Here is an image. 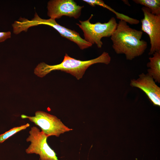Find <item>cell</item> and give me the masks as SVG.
I'll return each mask as SVG.
<instances>
[{"instance_id": "1", "label": "cell", "mask_w": 160, "mask_h": 160, "mask_svg": "<svg viewBox=\"0 0 160 160\" xmlns=\"http://www.w3.org/2000/svg\"><path fill=\"white\" fill-rule=\"evenodd\" d=\"M143 32L132 28L123 20H120L111 36L112 47L117 54H123L132 60L142 55L146 49V41L141 40Z\"/></svg>"}, {"instance_id": "2", "label": "cell", "mask_w": 160, "mask_h": 160, "mask_svg": "<svg viewBox=\"0 0 160 160\" xmlns=\"http://www.w3.org/2000/svg\"><path fill=\"white\" fill-rule=\"evenodd\" d=\"M111 60L109 54L105 52L96 58L85 61L76 59L65 53L60 63L50 65L44 62L40 63L34 69V73L38 76L43 77L52 71L60 70L69 73L77 80H79L82 78L86 70L91 65L97 63L108 65L110 63Z\"/></svg>"}, {"instance_id": "3", "label": "cell", "mask_w": 160, "mask_h": 160, "mask_svg": "<svg viewBox=\"0 0 160 160\" xmlns=\"http://www.w3.org/2000/svg\"><path fill=\"white\" fill-rule=\"evenodd\" d=\"M93 16L92 14L86 20H79L80 24L76 23L82 31L86 41L93 45L95 44L100 48L103 45L101 40L103 37H111L116 28L117 23L115 18L112 17L106 23L97 22L92 23L90 20Z\"/></svg>"}, {"instance_id": "4", "label": "cell", "mask_w": 160, "mask_h": 160, "mask_svg": "<svg viewBox=\"0 0 160 160\" xmlns=\"http://www.w3.org/2000/svg\"><path fill=\"white\" fill-rule=\"evenodd\" d=\"M23 27L26 30L31 27L44 25L49 26L55 29L63 37L76 43L80 49L83 50L91 47L92 45L82 39L79 33L74 30L67 28L57 23L55 20L44 19L35 13L34 17L31 20L25 19L23 22Z\"/></svg>"}, {"instance_id": "5", "label": "cell", "mask_w": 160, "mask_h": 160, "mask_svg": "<svg viewBox=\"0 0 160 160\" xmlns=\"http://www.w3.org/2000/svg\"><path fill=\"white\" fill-rule=\"evenodd\" d=\"M22 119H28L39 126L48 137L55 136L58 137L62 134L73 130L64 125L60 120L55 116L46 112L38 111L34 116L22 115Z\"/></svg>"}, {"instance_id": "6", "label": "cell", "mask_w": 160, "mask_h": 160, "mask_svg": "<svg viewBox=\"0 0 160 160\" xmlns=\"http://www.w3.org/2000/svg\"><path fill=\"white\" fill-rule=\"evenodd\" d=\"M29 135L27 142L31 144L25 150L27 154L35 153L39 155L40 160H59L56 154L48 145V137L37 127L33 126L29 132Z\"/></svg>"}, {"instance_id": "7", "label": "cell", "mask_w": 160, "mask_h": 160, "mask_svg": "<svg viewBox=\"0 0 160 160\" xmlns=\"http://www.w3.org/2000/svg\"><path fill=\"white\" fill-rule=\"evenodd\" d=\"M144 17L141 20V31L148 36L151 47L148 55H153L160 52V15L152 14L149 9L143 7L141 8Z\"/></svg>"}, {"instance_id": "8", "label": "cell", "mask_w": 160, "mask_h": 160, "mask_svg": "<svg viewBox=\"0 0 160 160\" xmlns=\"http://www.w3.org/2000/svg\"><path fill=\"white\" fill-rule=\"evenodd\" d=\"M84 6L77 5L73 0H51L47 3V15L55 20L65 16L77 19L81 15Z\"/></svg>"}, {"instance_id": "9", "label": "cell", "mask_w": 160, "mask_h": 160, "mask_svg": "<svg viewBox=\"0 0 160 160\" xmlns=\"http://www.w3.org/2000/svg\"><path fill=\"white\" fill-rule=\"evenodd\" d=\"M130 86L141 90L154 105L160 106V87L148 73H142L137 79L131 80Z\"/></svg>"}, {"instance_id": "10", "label": "cell", "mask_w": 160, "mask_h": 160, "mask_svg": "<svg viewBox=\"0 0 160 160\" xmlns=\"http://www.w3.org/2000/svg\"><path fill=\"white\" fill-rule=\"evenodd\" d=\"M152 57L149 58L150 61L147 64L149 68L148 74L151 76L155 82L160 83V52H156Z\"/></svg>"}, {"instance_id": "11", "label": "cell", "mask_w": 160, "mask_h": 160, "mask_svg": "<svg viewBox=\"0 0 160 160\" xmlns=\"http://www.w3.org/2000/svg\"><path fill=\"white\" fill-rule=\"evenodd\" d=\"M133 1L148 8L153 14L160 15V0H133Z\"/></svg>"}, {"instance_id": "12", "label": "cell", "mask_w": 160, "mask_h": 160, "mask_svg": "<svg viewBox=\"0 0 160 160\" xmlns=\"http://www.w3.org/2000/svg\"><path fill=\"white\" fill-rule=\"evenodd\" d=\"M30 126L28 123L20 126L15 127L0 135V143L4 142L9 138L18 132L25 129Z\"/></svg>"}, {"instance_id": "13", "label": "cell", "mask_w": 160, "mask_h": 160, "mask_svg": "<svg viewBox=\"0 0 160 160\" xmlns=\"http://www.w3.org/2000/svg\"><path fill=\"white\" fill-rule=\"evenodd\" d=\"M11 33L10 31L0 32V43L4 41L11 37Z\"/></svg>"}, {"instance_id": "14", "label": "cell", "mask_w": 160, "mask_h": 160, "mask_svg": "<svg viewBox=\"0 0 160 160\" xmlns=\"http://www.w3.org/2000/svg\"><path fill=\"white\" fill-rule=\"evenodd\" d=\"M123 2L125 3V4H127V5H128V4H129V3L128 2L127 3V1H123Z\"/></svg>"}]
</instances>
